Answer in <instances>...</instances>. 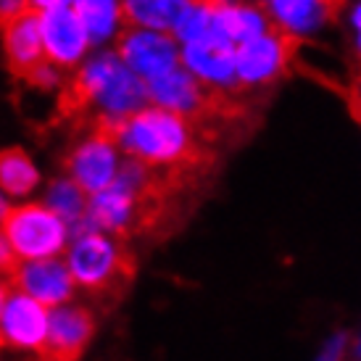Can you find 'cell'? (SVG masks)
I'll return each mask as SVG.
<instances>
[{
  "instance_id": "19",
  "label": "cell",
  "mask_w": 361,
  "mask_h": 361,
  "mask_svg": "<svg viewBox=\"0 0 361 361\" xmlns=\"http://www.w3.org/2000/svg\"><path fill=\"white\" fill-rule=\"evenodd\" d=\"M348 106H351V114L356 116V121L361 124V92L356 87L348 92Z\"/></svg>"
},
{
  "instance_id": "9",
  "label": "cell",
  "mask_w": 361,
  "mask_h": 361,
  "mask_svg": "<svg viewBox=\"0 0 361 361\" xmlns=\"http://www.w3.org/2000/svg\"><path fill=\"white\" fill-rule=\"evenodd\" d=\"M42 40H45L48 59L69 74L85 59V53L92 42L85 21L69 0L42 11Z\"/></svg>"
},
{
  "instance_id": "15",
  "label": "cell",
  "mask_w": 361,
  "mask_h": 361,
  "mask_svg": "<svg viewBox=\"0 0 361 361\" xmlns=\"http://www.w3.org/2000/svg\"><path fill=\"white\" fill-rule=\"evenodd\" d=\"M40 185V171L21 148H0V190L24 198Z\"/></svg>"
},
{
  "instance_id": "22",
  "label": "cell",
  "mask_w": 361,
  "mask_h": 361,
  "mask_svg": "<svg viewBox=\"0 0 361 361\" xmlns=\"http://www.w3.org/2000/svg\"><path fill=\"white\" fill-rule=\"evenodd\" d=\"M6 195H8V192L0 190V227H3V221H6V216H8V211H11V203Z\"/></svg>"
},
{
  "instance_id": "7",
  "label": "cell",
  "mask_w": 361,
  "mask_h": 361,
  "mask_svg": "<svg viewBox=\"0 0 361 361\" xmlns=\"http://www.w3.org/2000/svg\"><path fill=\"white\" fill-rule=\"evenodd\" d=\"M114 51L145 82L159 80L182 63V42L171 32L121 24Z\"/></svg>"
},
{
  "instance_id": "18",
  "label": "cell",
  "mask_w": 361,
  "mask_h": 361,
  "mask_svg": "<svg viewBox=\"0 0 361 361\" xmlns=\"http://www.w3.org/2000/svg\"><path fill=\"white\" fill-rule=\"evenodd\" d=\"M30 6V0H0V27L13 19V16H19L21 11H27Z\"/></svg>"
},
{
  "instance_id": "1",
  "label": "cell",
  "mask_w": 361,
  "mask_h": 361,
  "mask_svg": "<svg viewBox=\"0 0 361 361\" xmlns=\"http://www.w3.org/2000/svg\"><path fill=\"white\" fill-rule=\"evenodd\" d=\"M121 156L153 166H190L211 171L216 151L203 140L195 121L159 103H148L116 124Z\"/></svg>"
},
{
  "instance_id": "21",
  "label": "cell",
  "mask_w": 361,
  "mask_h": 361,
  "mask_svg": "<svg viewBox=\"0 0 361 361\" xmlns=\"http://www.w3.org/2000/svg\"><path fill=\"white\" fill-rule=\"evenodd\" d=\"M353 27H356V51L361 56V6L353 11Z\"/></svg>"
},
{
  "instance_id": "24",
  "label": "cell",
  "mask_w": 361,
  "mask_h": 361,
  "mask_svg": "<svg viewBox=\"0 0 361 361\" xmlns=\"http://www.w3.org/2000/svg\"><path fill=\"white\" fill-rule=\"evenodd\" d=\"M353 87H356V90L361 92V77H356V80H353Z\"/></svg>"
},
{
  "instance_id": "6",
  "label": "cell",
  "mask_w": 361,
  "mask_h": 361,
  "mask_svg": "<svg viewBox=\"0 0 361 361\" xmlns=\"http://www.w3.org/2000/svg\"><path fill=\"white\" fill-rule=\"evenodd\" d=\"M303 37L280 24L238 45V85L245 90L269 87L288 71Z\"/></svg>"
},
{
  "instance_id": "12",
  "label": "cell",
  "mask_w": 361,
  "mask_h": 361,
  "mask_svg": "<svg viewBox=\"0 0 361 361\" xmlns=\"http://www.w3.org/2000/svg\"><path fill=\"white\" fill-rule=\"evenodd\" d=\"M95 335V317L87 306L80 303H61L51 309V330L42 359L51 361H74L80 359L87 343Z\"/></svg>"
},
{
  "instance_id": "8",
  "label": "cell",
  "mask_w": 361,
  "mask_h": 361,
  "mask_svg": "<svg viewBox=\"0 0 361 361\" xmlns=\"http://www.w3.org/2000/svg\"><path fill=\"white\" fill-rule=\"evenodd\" d=\"M48 330H51V306L13 288L0 314V348L35 351L42 359Z\"/></svg>"
},
{
  "instance_id": "25",
  "label": "cell",
  "mask_w": 361,
  "mask_h": 361,
  "mask_svg": "<svg viewBox=\"0 0 361 361\" xmlns=\"http://www.w3.org/2000/svg\"><path fill=\"white\" fill-rule=\"evenodd\" d=\"M332 3H335L338 8H343V6H345V0H332Z\"/></svg>"
},
{
  "instance_id": "14",
  "label": "cell",
  "mask_w": 361,
  "mask_h": 361,
  "mask_svg": "<svg viewBox=\"0 0 361 361\" xmlns=\"http://www.w3.org/2000/svg\"><path fill=\"white\" fill-rule=\"evenodd\" d=\"M48 206H51L61 219L66 221L74 232L87 230V211H90V192L82 188L77 180H71L69 174L63 180H56L48 190Z\"/></svg>"
},
{
  "instance_id": "20",
  "label": "cell",
  "mask_w": 361,
  "mask_h": 361,
  "mask_svg": "<svg viewBox=\"0 0 361 361\" xmlns=\"http://www.w3.org/2000/svg\"><path fill=\"white\" fill-rule=\"evenodd\" d=\"M11 290H13V285H11L8 280H3V277H0V314H3V306H6V301H8Z\"/></svg>"
},
{
  "instance_id": "11",
  "label": "cell",
  "mask_w": 361,
  "mask_h": 361,
  "mask_svg": "<svg viewBox=\"0 0 361 361\" xmlns=\"http://www.w3.org/2000/svg\"><path fill=\"white\" fill-rule=\"evenodd\" d=\"M182 63L206 82L221 87L238 85V45L216 30H209L195 40L182 42Z\"/></svg>"
},
{
  "instance_id": "10",
  "label": "cell",
  "mask_w": 361,
  "mask_h": 361,
  "mask_svg": "<svg viewBox=\"0 0 361 361\" xmlns=\"http://www.w3.org/2000/svg\"><path fill=\"white\" fill-rule=\"evenodd\" d=\"M11 285L16 290L30 293L32 298L42 301L45 306H61L69 303L77 295V280L71 274L66 259L51 256V259H24L19 269L13 271Z\"/></svg>"
},
{
  "instance_id": "2",
  "label": "cell",
  "mask_w": 361,
  "mask_h": 361,
  "mask_svg": "<svg viewBox=\"0 0 361 361\" xmlns=\"http://www.w3.org/2000/svg\"><path fill=\"white\" fill-rule=\"evenodd\" d=\"M148 103V82L135 74L114 51L71 71L61 85L56 111L59 119L66 121H92L98 116L127 119Z\"/></svg>"
},
{
  "instance_id": "5",
  "label": "cell",
  "mask_w": 361,
  "mask_h": 361,
  "mask_svg": "<svg viewBox=\"0 0 361 361\" xmlns=\"http://www.w3.org/2000/svg\"><path fill=\"white\" fill-rule=\"evenodd\" d=\"M0 232L21 259H51L66 248L69 224L48 203L11 206Z\"/></svg>"
},
{
  "instance_id": "17",
  "label": "cell",
  "mask_w": 361,
  "mask_h": 361,
  "mask_svg": "<svg viewBox=\"0 0 361 361\" xmlns=\"http://www.w3.org/2000/svg\"><path fill=\"white\" fill-rule=\"evenodd\" d=\"M21 261L24 259L13 251V245H11V243L6 240V235L0 232V277L11 282V277H13V271L19 269Z\"/></svg>"
},
{
  "instance_id": "3",
  "label": "cell",
  "mask_w": 361,
  "mask_h": 361,
  "mask_svg": "<svg viewBox=\"0 0 361 361\" xmlns=\"http://www.w3.org/2000/svg\"><path fill=\"white\" fill-rule=\"evenodd\" d=\"M66 261L77 288L101 306H116L137 274V261L130 251V240L103 230H85L66 251Z\"/></svg>"
},
{
  "instance_id": "23",
  "label": "cell",
  "mask_w": 361,
  "mask_h": 361,
  "mask_svg": "<svg viewBox=\"0 0 361 361\" xmlns=\"http://www.w3.org/2000/svg\"><path fill=\"white\" fill-rule=\"evenodd\" d=\"M35 8H40V11H48L53 8V6H59V3H63V0H30Z\"/></svg>"
},
{
  "instance_id": "16",
  "label": "cell",
  "mask_w": 361,
  "mask_h": 361,
  "mask_svg": "<svg viewBox=\"0 0 361 361\" xmlns=\"http://www.w3.org/2000/svg\"><path fill=\"white\" fill-rule=\"evenodd\" d=\"M82 16L85 27L90 32L92 42L109 40L111 35L116 37L121 27V3L119 0H69Z\"/></svg>"
},
{
  "instance_id": "4",
  "label": "cell",
  "mask_w": 361,
  "mask_h": 361,
  "mask_svg": "<svg viewBox=\"0 0 361 361\" xmlns=\"http://www.w3.org/2000/svg\"><path fill=\"white\" fill-rule=\"evenodd\" d=\"M121 119H109V116H98V119L87 121V135L82 137L74 148H71L69 159L63 161V169L71 180H77L90 192H101L116 180L121 166V151L116 142V124Z\"/></svg>"
},
{
  "instance_id": "13",
  "label": "cell",
  "mask_w": 361,
  "mask_h": 361,
  "mask_svg": "<svg viewBox=\"0 0 361 361\" xmlns=\"http://www.w3.org/2000/svg\"><path fill=\"white\" fill-rule=\"evenodd\" d=\"M269 13L280 27L293 35H311L335 19L341 8L332 0H253Z\"/></svg>"
}]
</instances>
